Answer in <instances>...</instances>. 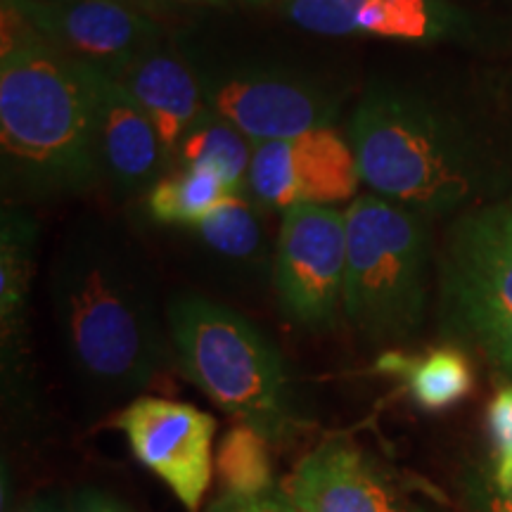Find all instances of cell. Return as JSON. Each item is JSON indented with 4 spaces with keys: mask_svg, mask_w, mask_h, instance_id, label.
Returning <instances> with one entry per match:
<instances>
[{
    "mask_svg": "<svg viewBox=\"0 0 512 512\" xmlns=\"http://www.w3.org/2000/svg\"><path fill=\"white\" fill-rule=\"evenodd\" d=\"M209 110L240 128L254 145L292 140L328 128L342 110L330 83L290 64L228 60L195 64Z\"/></svg>",
    "mask_w": 512,
    "mask_h": 512,
    "instance_id": "cell-6",
    "label": "cell"
},
{
    "mask_svg": "<svg viewBox=\"0 0 512 512\" xmlns=\"http://www.w3.org/2000/svg\"><path fill=\"white\" fill-rule=\"evenodd\" d=\"M349 138L373 195L425 219L463 214L508 185L491 140L420 88L373 83L358 100Z\"/></svg>",
    "mask_w": 512,
    "mask_h": 512,
    "instance_id": "cell-1",
    "label": "cell"
},
{
    "mask_svg": "<svg viewBox=\"0 0 512 512\" xmlns=\"http://www.w3.org/2000/svg\"><path fill=\"white\" fill-rule=\"evenodd\" d=\"M133 3H138V5H143V8H147V5H150L152 0H133Z\"/></svg>",
    "mask_w": 512,
    "mask_h": 512,
    "instance_id": "cell-30",
    "label": "cell"
},
{
    "mask_svg": "<svg viewBox=\"0 0 512 512\" xmlns=\"http://www.w3.org/2000/svg\"><path fill=\"white\" fill-rule=\"evenodd\" d=\"M0 159L5 200L74 195L102 181L91 72L50 46L12 0H3Z\"/></svg>",
    "mask_w": 512,
    "mask_h": 512,
    "instance_id": "cell-2",
    "label": "cell"
},
{
    "mask_svg": "<svg viewBox=\"0 0 512 512\" xmlns=\"http://www.w3.org/2000/svg\"><path fill=\"white\" fill-rule=\"evenodd\" d=\"M95 93L100 178L121 197L150 192L171 166L155 124L112 76L88 67Z\"/></svg>",
    "mask_w": 512,
    "mask_h": 512,
    "instance_id": "cell-13",
    "label": "cell"
},
{
    "mask_svg": "<svg viewBox=\"0 0 512 512\" xmlns=\"http://www.w3.org/2000/svg\"><path fill=\"white\" fill-rule=\"evenodd\" d=\"M53 306L64 356L93 392L110 399L143 392L169 361L155 297L110 235L83 230L62 249Z\"/></svg>",
    "mask_w": 512,
    "mask_h": 512,
    "instance_id": "cell-3",
    "label": "cell"
},
{
    "mask_svg": "<svg viewBox=\"0 0 512 512\" xmlns=\"http://www.w3.org/2000/svg\"><path fill=\"white\" fill-rule=\"evenodd\" d=\"M72 512H105V491L98 489H79L72 496Z\"/></svg>",
    "mask_w": 512,
    "mask_h": 512,
    "instance_id": "cell-26",
    "label": "cell"
},
{
    "mask_svg": "<svg viewBox=\"0 0 512 512\" xmlns=\"http://www.w3.org/2000/svg\"><path fill=\"white\" fill-rule=\"evenodd\" d=\"M50 46L74 62L117 76L164 41L162 27L133 0H12Z\"/></svg>",
    "mask_w": 512,
    "mask_h": 512,
    "instance_id": "cell-10",
    "label": "cell"
},
{
    "mask_svg": "<svg viewBox=\"0 0 512 512\" xmlns=\"http://www.w3.org/2000/svg\"><path fill=\"white\" fill-rule=\"evenodd\" d=\"M185 3H230V0H185ZM240 3H264V0H240Z\"/></svg>",
    "mask_w": 512,
    "mask_h": 512,
    "instance_id": "cell-29",
    "label": "cell"
},
{
    "mask_svg": "<svg viewBox=\"0 0 512 512\" xmlns=\"http://www.w3.org/2000/svg\"><path fill=\"white\" fill-rule=\"evenodd\" d=\"M486 432L491 441L489 479L498 486L512 484V382L496 389L486 408Z\"/></svg>",
    "mask_w": 512,
    "mask_h": 512,
    "instance_id": "cell-22",
    "label": "cell"
},
{
    "mask_svg": "<svg viewBox=\"0 0 512 512\" xmlns=\"http://www.w3.org/2000/svg\"><path fill=\"white\" fill-rule=\"evenodd\" d=\"M470 342L477 344L491 361V366L512 382V318L475 332Z\"/></svg>",
    "mask_w": 512,
    "mask_h": 512,
    "instance_id": "cell-24",
    "label": "cell"
},
{
    "mask_svg": "<svg viewBox=\"0 0 512 512\" xmlns=\"http://www.w3.org/2000/svg\"><path fill=\"white\" fill-rule=\"evenodd\" d=\"M19 512H72V503L62 505L57 496H38L29 501Z\"/></svg>",
    "mask_w": 512,
    "mask_h": 512,
    "instance_id": "cell-27",
    "label": "cell"
},
{
    "mask_svg": "<svg viewBox=\"0 0 512 512\" xmlns=\"http://www.w3.org/2000/svg\"><path fill=\"white\" fill-rule=\"evenodd\" d=\"M166 325L183 373L221 411L271 444L302 430L290 370L252 320L200 294H178L166 306Z\"/></svg>",
    "mask_w": 512,
    "mask_h": 512,
    "instance_id": "cell-4",
    "label": "cell"
},
{
    "mask_svg": "<svg viewBox=\"0 0 512 512\" xmlns=\"http://www.w3.org/2000/svg\"><path fill=\"white\" fill-rule=\"evenodd\" d=\"M136 460L197 512L214 475V415L190 403L138 396L114 415Z\"/></svg>",
    "mask_w": 512,
    "mask_h": 512,
    "instance_id": "cell-9",
    "label": "cell"
},
{
    "mask_svg": "<svg viewBox=\"0 0 512 512\" xmlns=\"http://www.w3.org/2000/svg\"><path fill=\"white\" fill-rule=\"evenodd\" d=\"M297 27L323 36H384L427 41L448 31L446 12L432 0H287Z\"/></svg>",
    "mask_w": 512,
    "mask_h": 512,
    "instance_id": "cell-16",
    "label": "cell"
},
{
    "mask_svg": "<svg viewBox=\"0 0 512 512\" xmlns=\"http://www.w3.org/2000/svg\"><path fill=\"white\" fill-rule=\"evenodd\" d=\"M117 81L155 124L174 164L185 133L209 110L195 64L162 41L138 55Z\"/></svg>",
    "mask_w": 512,
    "mask_h": 512,
    "instance_id": "cell-15",
    "label": "cell"
},
{
    "mask_svg": "<svg viewBox=\"0 0 512 512\" xmlns=\"http://www.w3.org/2000/svg\"><path fill=\"white\" fill-rule=\"evenodd\" d=\"M105 512H136V510H133L131 505L121 503L119 498L105 494Z\"/></svg>",
    "mask_w": 512,
    "mask_h": 512,
    "instance_id": "cell-28",
    "label": "cell"
},
{
    "mask_svg": "<svg viewBox=\"0 0 512 512\" xmlns=\"http://www.w3.org/2000/svg\"><path fill=\"white\" fill-rule=\"evenodd\" d=\"M344 216V318L370 344L413 337L430 292V219L380 195L356 197Z\"/></svg>",
    "mask_w": 512,
    "mask_h": 512,
    "instance_id": "cell-5",
    "label": "cell"
},
{
    "mask_svg": "<svg viewBox=\"0 0 512 512\" xmlns=\"http://www.w3.org/2000/svg\"><path fill=\"white\" fill-rule=\"evenodd\" d=\"M377 368L406 382L408 394L425 411H448L467 399L475 387V370L470 358L453 344L434 347L420 356L401 351H387L377 361Z\"/></svg>",
    "mask_w": 512,
    "mask_h": 512,
    "instance_id": "cell-17",
    "label": "cell"
},
{
    "mask_svg": "<svg viewBox=\"0 0 512 512\" xmlns=\"http://www.w3.org/2000/svg\"><path fill=\"white\" fill-rule=\"evenodd\" d=\"M233 195H242L230 188L221 174L207 166L178 169L164 176L147 192V211L159 223L192 226L214 214Z\"/></svg>",
    "mask_w": 512,
    "mask_h": 512,
    "instance_id": "cell-19",
    "label": "cell"
},
{
    "mask_svg": "<svg viewBox=\"0 0 512 512\" xmlns=\"http://www.w3.org/2000/svg\"><path fill=\"white\" fill-rule=\"evenodd\" d=\"M207 512H299L285 486H273L256 496H221Z\"/></svg>",
    "mask_w": 512,
    "mask_h": 512,
    "instance_id": "cell-23",
    "label": "cell"
},
{
    "mask_svg": "<svg viewBox=\"0 0 512 512\" xmlns=\"http://www.w3.org/2000/svg\"><path fill=\"white\" fill-rule=\"evenodd\" d=\"M197 240L221 259L238 266L261 268L266 261V238L256 207L247 195H233L214 214L195 226Z\"/></svg>",
    "mask_w": 512,
    "mask_h": 512,
    "instance_id": "cell-20",
    "label": "cell"
},
{
    "mask_svg": "<svg viewBox=\"0 0 512 512\" xmlns=\"http://www.w3.org/2000/svg\"><path fill=\"white\" fill-rule=\"evenodd\" d=\"M361 183L354 147L332 126L292 140L254 145L247 176V190L254 200L280 211L297 204L332 207L349 202Z\"/></svg>",
    "mask_w": 512,
    "mask_h": 512,
    "instance_id": "cell-11",
    "label": "cell"
},
{
    "mask_svg": "<svg viewBox=\"0 0 512 512\" xmlns=\"http://www.w3.org/2000/svg\"><path fill=\"white\" fill-rule=\"evenodd\" d=\"M441 304L448 328L465 339L512 318V195L467 209L453 223Z\"/></svg>",
    "mask_w": 512,
    "mask_h": 512,
    "instance_id": "cell-7",
    "label": "cell"
},
{
    "mask_svg": "<svg viewBox=\"0 0 512 512\" xmlns=\"http://www.w3.org/2000/svg\"><path fill=\"white\" fill-rule=\"evenodd\" d=\"M38 228L29 211L5 202L0 219V349L3 384L12 401L31 392L29 294L36 264Z\"/></svg>",
    "mask_w": 512,
    "mask_h": 512,
    "instance_id": "cell-14",
    "label": "cell"
},
{
    "mask_svg": "<svg viewBox=\"0 0 512 512\" xmlns=\"http://www.w3.org/2000/svg\"><path fill=\"white\" fill-rule=\"evenodd\" d=\"M422 512H434V510H427V508H425V510H422Z\"/></svg>",
    "mask_w": 512,
    "mask_h": 512,
    "instance_id": "cell-31",
    "label": "cell"
},
{
    "mask_svg": "<svg viewBox=\"0 0 512 512\" xmlns=\"http://www.w3.org/2000/svg\"><path fill=\"white\" fill-rule=\"evenodd\" d=\"M254 143L240 128L214 110H207L197 119V124L185 133L178 145L174 164L181 169L207 166L221 174L235 192L247 190L249 164H252Z\"/></svg>",
    "mask_w": 512,
    "mask_h": 512,
    "instance_id": "cell-18",
    "label": "cell"
},
{
    "mask_svg": "<svg viewBox=\"0 0 512 512\" xmlns=\"http://www.w3.org/2000/svg\"><path fill=\"white\" fill-rule=\"evenodd\" d=\"M268 446L271 441L242 422L223 434L214 456L223 496H256L278 486Z\"/></svg>",
    "mask_w": 512,
    "mask_h": 512,
    "instance_id": "cell-21",
    "label": "cell"
},
{
    "mask_svg": "<svg viewBox=\"0 0 512 512\" xmlns=\"http://www.w3.org/2000/svg\"><path fill=\"white\" fill-rule=\"evenodd\" d=\"M344 283L347 216L318 204L283 211L273 285L285 316L311 332L335 330L344 316Z\"/></svg>",
    "mask_w": 512,
    "mask_h": 512,
    "instance_id": "cell-8",
    "label": "cell"
},
{
    "mask_svg": "<svg viewBox=\"0 0 512 512\" xmlns=\"http://www.w3.org/2000/svg\"><path fill=\"white\" fill-rule=\"evenodd\" d=\"M472 512H512V484L498 486L489 475H479L467 486Z\"/></svg>",
    "mask_w": 512,
    "mask_h": 512,
    "instance_id": "cell-25",
    "label": "cell"
},
{
    "mask_svg": "<svg viewBox=\"0 0 512 512\" xmlns=\"http://www.w3.org/2000/svg\"><path fill=\"white\" fill-rule=\"evenodd\" d=\"M285 491L299 512H422L363 448L330 439L299 460Z\"/></svg>",
    "mask_w": 512,
    "mask_h": 512,
    "instance_id": "cell-12",
    "label": "cell"
}]
</instances>
